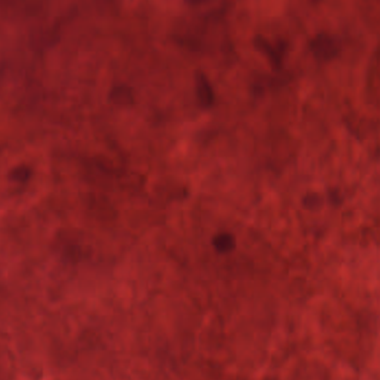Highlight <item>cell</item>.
<instances>
[{
  "label": "cell",
  "mask_w": 380,
  "mask_h": 380,
  "mask_svg": "<svg viewBox=\"0 0 380 380\" xmlns=\"http://www.w3.org/2000/svg\"><path fill=\"white\" fill-rule=\"evenodd\" d=\"M188 2H189L190 4H198V3H200V2H203V0H188Z\"/></svg>",
  "instance_id": "5"
},
{
  "label": "cell",
  "mask_w": 380,
  "mask_h": 380,
  "mask_svg": "<svg viewBox=\"0 0 380 380\" xmlns=\"http://www.w3.org/2000/svg\"><path fill=\"white\" fill-rule=\"evenodd\" d=\"M215 246L217 248V250L219 251H229L231 248L234 247V238L229 235H219L216 237L215 239Z\"/></svg>",
  "instance_id": "4"
},
{
  "label": "cell",
  "mask_w": 380,
  "mask_h": 380,
  "mask_svg": "<svg viewBox=\"0 0 380 380\" xmlns=\"http://www.w3.org/2000/svg\"><path fill=\"white\" fill-rule=\"evenodd\" d=\"M256 46L261 51L265 52L266 55L269 57V59L272 61V64L279 65V62H280V53H279L278 50H276V49L272 48V47H270L268 45V43H266V41L263 38H258L256 40Z\"/></svg>",
  "instance_id": "3"
},
{
  "label": "cell",
  "mask_w": 380,
  "mask_h": 380,
  "mask_svg": "<svg viewBox=\"0 0 380 380\" xmlns=\"http://www.w3.org/2000/svg\"><path fill=\"white\" fill-rule=\"evenodd\" d=\"M310 49L312 53L320 60H330L337 56L338 44L329 35L320 34L312 39L310 43Z\"/></svg>",
  "instance_id": "1"
},
{
  "label": "cell",
  "mask_w": 380,
  "mask_h": 380,
  "mask_svg": "<svg viewBox=\"0 0 380 380\" xmlns=\"http://www.w3.org/2000/svg\"><path fill=\"white\" fill-rule=\"evenodd\" d=\"M196 91H197L198 100L201 105L208 107L213 100V94L209 82L203 75H198L196 79Z\"/></svg>",
  "instance_id": "2"
}]
</instances>
